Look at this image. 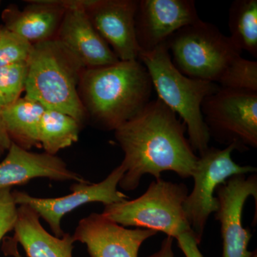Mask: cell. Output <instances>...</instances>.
<instances>
[{"label":"cell","instance_id":"4fadbf2b","mask_svg":"<svg viewBox=\"0 0 257 257\" xmlns=\"http://www.w3.org/2000/svg\"><path fill=\"white\" fill-rule=\"evenodd\" d=\"M157 233L126 229L104 214L92 213L79 221L72 236L74 241L86 245L90 257H138L144 241Z\"/></svg>","mask_w":257,"mask_h":257},{"label":"cell","instance_id":"9c48e42d","mask_svg":"<svg viewBox=\"0 0 257 257\" xmlns=\"http://www.w3.org/2000/svg\"><path fill=\"white\" fill-rule=\"evenodd\" d=\"M124 173V167L120 164L99 183L92 184L87 181L72 184V193L64 197H35L18 190L12 191V194L17 205L26 204L32 208L48 224L54 236L60 238L64 234L61 221L68 213L90 203L100 202L105 206L127 199V196L117 189Z\"/></svg>","mask_w":257,"mask_h":257},{"label":"cell","instance_id":"ac0fdd59","mask_svg":"<svg viewBox=\"0 0 257 257\" xmlns=\"http://www.w3.org/2000/svg\"><path fill=\"white\" fill-rule=\"evenodd\" d=\"M45 108L36 101L20 97L2 109L3 120L12 143L30 150L39 145V127Z\"/></svg>","mask_w":257,"mask_h":257},{"label":"cell","instance_id":"3957f363","mask_svg":"<svg viewBox=\"0 0 257 257\" xmlns=\"http://www.w3.org/2000/svg\"><path fill=\"white\" fill-rule=\"evenodd\" d=\"M85 67L58 40L35 44L28 61L25 97L62 111L82 124L87 114L79 85Z\"/></svg>","mask_w":257,"mask_h":257},{"label":"cell","instance_id":"52a82bcc","mask_svg":"<svg viewBox=\"0 0 257 257\" xmlns=\"http://www.w3.org/2000/svg\"><path fill=\"white\" fill-rule=\"evenodd\" d=\"M211 138L244 152L257 147V92L219 88L202 104Z\"/></svg>","mask_w":257,"mask_h":257},{"label":"cell","instance_id":"8992f818","mask_svg":"<svg viewBox=\"0 0 257 257\" xmlns=\"http://www.w3.org/2000/svg\"><path fill=\"white\" fill-rule=\"evenodd\" d=\"M172 62L181 73L217 84L241 51L215 25L199 20L174 33L166 42Z\"/></svg>","mask_w":257,"mask_h":257},{"label":"cell","instance_id":"5bb4252c","mask_svg":"<svg viewBox=\"0 0 257 257\" xmlns=\"http://www.w3.org/2000/svg\"><path fill=\"white\" fill-rule=\"evenodd\" d=\"M67 10L55 37L86 69L116 63L110 47L98 33L84 10V0H64Z\"/></svg>","mask_w":257,"mask_h":257},{"label":"cell","instance_id":"30bf717a","mask_svg":"<svg viewBox=\"0 0 257 257\" xmlns=\"http://www.w3.org/2000/svg\"><path fill=\"white\" fill-rule=\"evenodd\" d=\"M216 192L219 207L215 217L221 225L223 257H251L253 251L248 250L251 231L243 228L242 214L248 197L254 198L256 206V175L247 178L245 175L233 176L219 186Z\"/></svg>","mask_w":257,"mask_h":257},{"label":"cell","instance_id":"d4e9b609","mask_svg":"<svg viewBox=\"0 0 257 257\" xmlns=\"http://www.w3.org/2000/svg\"><path fill=\"white\" fill-rule=\"evenodd\" d=\"M176 239L178 242L179 247L183 251L186 257H204L199 251L198 247L199 243L194 237L192 231L179 235Z\"/></svg>","mask_w":257,"mask_h":257},{"label":"cell","instance_id":"7402d4cb","mask_svg":"<svg viewBox=\"0 0 257 257\" xmlns=\"http://www.w3.org/2000/svg\"><path fill=\"white\" fill-rule=\"evenodd\" d=\"M28 62L0 67V109L18 101L25 90Z\"/></svg>","mask_w":257,"mask_h":257},{"label":"cell","instance_id":"7c38bea8","mask_svg":"<svg viewBox=\"0 0 257 257\" xmlns=\"http://www.w3.org/2000/svg\"><path fill=\"white\" fill-rule=\"evenodd\" d=\"M138 0H84L88 18L120 61L138 60L140 53L135 15Z\"/></svg>","mask_w":257,"mask_h":257},{"label":"cell","instance_id":"f546056e","mask_svg":"<svg viewBox=\"0 0 257 257\" xmlns=\"http://www.w3.org/2000/svg\"><path fill=\"white\" fill-rule=\"evenodd\" d=\"M3 26H0V36H1L2 31H3Z\"/></svg>","mask_w":257,"mask_h":257},{"label":"cell","instance_id":"83f0119b","mask_svg":"<svg viewBox=\"0 0 257 257\" xmlns=\"http://www.w3.org/2000/svg\"><path fill=\"white\" fill-rule=\"evenodd\" d=\"M3 248L7 254L13 255L15 257H22L18 250V243L13 241V239H7L5 241Z\"/></svg>","mask_w":257,"mask_h":257},{"label":"cell","instance_id":"6da1fadb","mask_svg":"<svg viewBox=\"0 0 257 257\" xmlns=\"http://www.w3.org/2000/svg\"><path fill=\"white\" fill-rule=\"evenodd\" d=\"M114 131L124 153L119 183L124 190L138 188L145 175L160 179L162 172L172 171L182 178L192 177L199 157L186 138V125L159 98Z\"/></svg>","mask_w":257,"mask_h":257},{"label":"cell","instance_id":"d6986e66","mask_svg":"<svg viewBox=\"0 0 257 257\" xmlns=\"http://www.w3.org/2000/svg\"><path fill=\"white\" fill-rule=\"evenodd\" d=\"M78 121L62 111L45 109L39 127V145L45 153L57 152L72 146L79 139Z\"/></svg>","mask_w":257,"mask_h":257},{"label":"cell","instance_id":"ffe728a7","mask_svg":"<svg viewBox=\"0 0 257 257\" xmlns=\"http://www.w3.org/2000/svg\"><path fill=\"white\" fill-rule=\"evenodd\" d=\"M230 38L241 51L257 57V0H236L229 12Z\"/></svg>","mask_w":257,"mask_h":257},{"label":"cell","instance_id":"8fae6325","mask_svg":"<svg viewBox=\"0 0 257 257\" xmlns=\"http://www.w3.org/2000/svg\"><path fill=\"white\" fill-rule=\"evenodd\" d=\"M199 20L193 0L138 1L135 32L140 53L155 50L180 29Z\"/></svg>","mask_w":257,"mask_h":257},{"label":"cell","instance_id":"44dd1931","mask_svg":"<svg viewBox=\"0 0 257 257\" xmlns=\"http://www.w3.org/2000/svg\"><path fill=\"white\" fill-rule=\"evenodd\" d=\"M217 84L222 88L257 92V62L238 56L231 61Z\"/></svg>","mask_w":257,"mask_h":257},{"label":"cell","instance_id":"277c9868","mask_svg":"<svg viewBox=\"0 0 257 257\" xmlns=\"http://www.w3.org/2000/svg\"><path fill=\"white\" fill-rule=\"evenodd\" d=\"M138 60L146 67L159 99L186 125L191 147L201 156L209 148L211 139L203 119L202 102L220 86L181 73L172 63L166 42L150 52H141Z\"/></svg>","mask_w":257,"mask_h":257},{"label":"cell","instance_id":"603a6c76","mask_svg":"<svg viewBox=\"0 0 257 257\" xmlns=\"http://www.w3.org/2000/svg\"><path fill=\"white\" fill-rule=\"evenodd\" d=\"M33 44L3 26L0 36V67L28 62Z\"/></svg>","mask_w":257,"mask_h":257},{"label":"cell","instance_id":"f1b7e54d","mask_svg":"<svg viewBox=\"0 0 257 257\" xmlns=\"http://www.w3.org/2000/svg\"><path fill=\"white\" fill-rule=\"evenodd\" d=\"M251 257H257L256 250H255V251H253L252 256H251Z\"/></svg>","mask_w":257,"mask_h":257},{"label":"cell","instance_id":"4316f807","mask_svg":"<svg viewBox=\"0 0 257 257\" xmlns=\"http://www.w3.org/2000/svg\"><path fill=\"white\" fill-rule=\"evenodd\" d=\"M173 241L174 238L167 236V237L162 241L160 249L151 256L147 257H175V254L172 251Z\"/></svg>","mask_w":257,"mask_h":257},{"label":"cell","instance_id":"5b68a950","mask_svg":"<svg viewBox=\"0 0 257 257\" xmlns=\"http://www.w3.org/2000/svg\"><path fill=\"white\" fill-rule=\"evenodd\" d=\"M184 184L156 179L141 197L104 206L102 214L116 224L165 233L176 239L192 231L184 211L188 195Z\"/></svg>","mask_w":257,"mask_h":257},{"label":"cell","instance_id":"2e32d148","mask_svg":"<svg viewBox=\"0 0 257 257\" xmlns=\"http://www.w3.org/2000/svg\"><path fill=\"white\" fill-rule=\"evenodd\" d=\"M66 10L64 0L30 1L23 10L15 7L5 10L4 27L33 45L53 40Z\"/></svg>","mask_w":257,"mask_h":257},{"label":"cell","instance_id":"9a60e30c","mask_svg":"<svg viewBox=\"0 0 257 257\" xmlns=\"http://www.w3.org/2000/svg\"><path fill=\"white\" fill-rule=\"evenodd\" d=\"M36 178L87 182L82 175L69 170L60 157L45 152L35 153L12 143L8 155L0 162V189H12Z\"/></svg>","mask_w":257,"mask_h":257},{"label":"cell","instance_id":"7a4b0ae2","mask_svg":"<svg viewBox=\"0 0 257 257\" xmlns=\"http://www.w3.org/2000/svg\"><path fill=\"white\" fill-rule=\"evenodd\" d=\"M153 85L140 61L85 69L79 93L86 114L104 130H116L150 102Z\"/></svg>","mask_w":257,"mask_h":257},{"label":"cell","instance_id":"cb8c5ba5","mask_svg":"<svg viewBox=\"0 0 257 257\" xmlns=\"http://www.w3.org/2000/svg\"><path fill=\"white\" fill-rule=\"evenodd\" d=\"M12 189H0V241L14 230L18 218V207Z\"/></svg>","mask_w":257,"mask_h":257},{"label":"cell","instance_id":"e0dca14e","mask_svg":"<svg viewBox=\"0 0 257 257\" xmlns=\"http://www.w3.org/2000/svg\"><path fill=\"white\" fill-rule=\"evenodd\" d=\"M36 211L26 204L18 207L13 241L23 246L28 257H72V235L57 237L45 229Z\"/></svg>","mask_w":257,"mask_h":257},{"label":"cell","instance_id":"484cf974","mask_svg":"<svg viewBox=\"0 0 257 257\" xmlns=\"http://www.w3.org/2000/svg\"><path fill=\"white\" fill-rule=\"evenodd\" d=\"M12 141L5 126L4 120H3L2 109H0V157L3 156L5 152H8Z\"/></svg>","mask_w":257,"mask_h":257},{"label":"cell","instance_id":"ba28073f","mask_svg":"<svg viewBox=\"0 0 257 257\" xmlns=\"http://www.w3.org/2000/svg\"><path fill=\"white\" fill-rule=\"evenodd\" d=\"M236 150L234 145L223 150L209 147L199 157L192 177L194 189L184 202L186 219L197 242L201 243L209 216L218 210L216 189L234 175L256 172L251 166H241L234 162L231 154Z\"/></svg>","mask_w":257,"mask_h":257}]
</instances>
